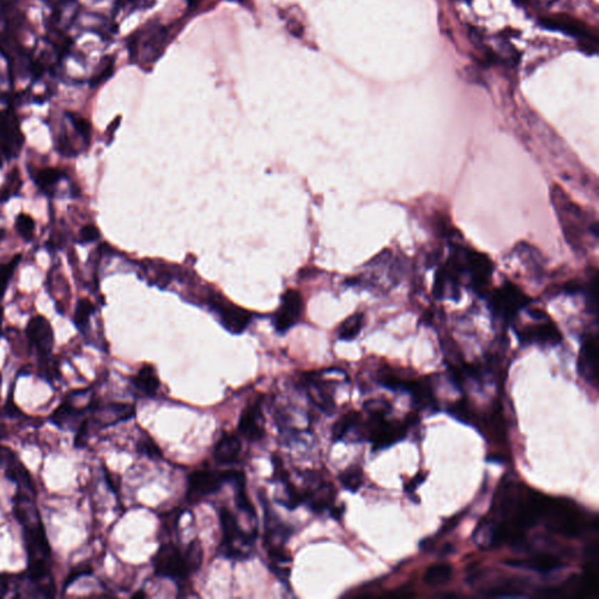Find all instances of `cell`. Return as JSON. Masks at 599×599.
Segmentation results:
<instances>
[{
    "label": "cell",
    "instance_id": "obj_22",
    "mask_svg": "<svg viewBox=\"0 0 599 599\" xmlns=\"http://www.w3.org/2000/svg\"><path fill=\"white\" fill-rule=\"evenodd\" d=\"M32 175L36 186L47 195H52L56 184L65 176L61 170L56 169V168H45V169L36 170Z\"/></svg>",
    "mask_w": 599,
    "mask_h": 599
},
{
    "label": "cell",
    "instance_id": "obj_11",
    "mask_svg": "<svg viewBox=\"0 0 599 599\" xmlns=\"http://www.w3.org/2000/svg\"><path fill=\"white\" fill-rule=\"evenodd\" d=\"M210 304L218 314L222 326L232 334H241L251 322V314L227 302L222 297H211Z\"/></svg>",
    "mask_w": 599,
    "mask_h": 599
},
{
    "label": "cell",
    "instance_id": "obj_9",
    "mask_svg": "<svg viewBox=\"0 0 599 599\" xmlns=\"http://www.w3.org/2000/svg\"><path fill=\"white\" fill-rule=\"evenodd\" d=\"M531 315L534 322L518 330V339L523 344L556 345L562 341V334L547 314L534 310Z\"/></svg>",
    "mask_w": 599,
    "mask_h": 599
},
{
    "label": "cell",
    "instance_id": "obj_38",
    "mask_svg": "<svg viewBox=\"0 0 599 599\" xmlns=\"http://www.w3.org/2000/svg\"><path fill=\"white\" fill-rule=\"evenodd\" d=\"M98 237H100V231L94 225H86L80 231V241L83 244H88V242L98 240Z\"/></svg>",
    "mask_w": 599,
    "mask_h": 599
},
{
    "label": "cell",
    "instance_id": "obj_40",
    "mask_svg": "<svg viewBox=\"0 0 599 599\" xmlns=\"http://www.w3.org/2000/svg\"><path fill=\"white\" fill-rule=\"evenodd\" d=\"M180 513H182L180 511H171L170 513H166L163 518L164 529H170V531L175 529L180 520Z\"/></svg>",
    "mask_w": 599,
    "mask_h": 599
},
{
    "label": "cell",
    "instance_id": "obj_25",
    "mask_svg": "<svg viewBox=\"0 0 599 599\" xmlns=\"http://www.w3.org/2000/svg\"><path fill=\"white\" fill-rule=\"evenodd\" d=\"M21 186H23V180H21L19 169L14 168L7 175L6 180L4 183L3 186L0 188V203L7 202L9 199L18 195L20 193Z\"/></svg>",
    "mask_w": 599,
    "mask_h": 599
},
{
    "label": "cell",
    "instance_id": "obj_35",
    "mask_svg": "<svg viewBox=\"0 0 599 599\" xmlns=\"http://www.w3.org/2000/svg\"><path fill=\"white\" fill-rule=\"evenodd\" d=\"M586 304L589 307L590 310L593 314L596 313L597 310V275L593 274V277H590V282L586 287L585 292Z\"/></svg>",
    "mask_w": 599,
    "mask_h": 599
},
{
    "label": "cell",
    "instance_id": "obj_46",
    "mask_svg": "<svg viewBox=\"0 0 599 599\" xmlns=\"http://www.w3.org/2000/svg\"><path fill=\"white\" fill-rule=\"evenodd\" d=\"M140 597H142V598H145V597H147V595H145V593H142V591H140V593H135L134 598H140Z\"/></svg>",
    "mask_w": 599,
    "mask_h": 599
},
{
    "label": "cell",
    "instance_id": "obj_49",
    "mask_svg": "<svg viewBox=\"0 0 599 599\" xmlns=\"http://www.w3.org/2000/svg\"><path fill=\"white\" fill-rule=\"evenodd\" d=\"M237 1H240V3H244L245 0H237Z\"/></svg>",
    "mask_w": 599,
    "mask_h": 599
},
{
    "label": "cell",
    "instance_id": "obj_32",
    "mask_svg": "<svg viewBox=\"0 0 599 599\" xmlns=\"http://www.w3.org/2000/svg\"><path fill=\"white\" fill-rule=\"evenodd\" d=\"M449 414L461 423L471 424L474 421V414L471 410L469 403L466 401H459L451 405L449 409Z\"/></svg>",
    "mask_w": 599,
    "mask_h": 599
},
{
    "label": "cell",
    "instance_id": "obj_29",
    "mask_svg": "<svg viewBox=\"0 0 599 599\" xmlns=\"http://www.w3.org/2000/svg\"><path fill=\"white\" fill-rule=\"evenodd\" d=\"M95 307L88 299L78 300L76 308H75L74 323L78 329L83 330L88 326L89 319L91 314L94 313Z\"/></svg>",
    "mask_w": 599,
    "mask_h": 599
},
{
    "label": "cell",
    "instance_id": "obj_34",
    "mask_svg": "<svg viewBox=\"0 0 599 599\" xmlns=\"http://www.w3.org/2000/svg\"><path fill=\"white\" fill-rule=\"evenodd\" d=\"M137 451L153 460H158L163 456L158 445L149 436L140 438L137 444Z\"/></svg>",
    "mask_w": 599,
    "mask_h": 599
},
{
    "label": "cell",
    "instance_id": "obj_47",
    "mask_svg": "<svg viewBox=\"0 0 599 599\" xmlns=\"http://www.w3.org/2000/svg\"><path fill=\"white\" fill-rule=\"evenodd\" d=\"M189 1H190V3L195 4V3H198L199 0H189Z\"/></svg>",
    "mask_w": 599,
    "mask_h": 599
},
{
    "label": "cell",
    "instance_id": "obj_48",
    "mask_svg": "<svg viewBox=\"0 0 599 599\" xmlns=\"http://www.w3.org/2000/svg\"><path fill=\"white\" fill-rule=\"evenodd\" d=\"M1 381H3V377H1V374H0V388H1Z\"/></svg>",
    "mask_w": 599,
    "mask_h": 599
},
{
    "label": "cell",
    "instance_id": "obj_33",
    "mask_svg": "<svg viewBox=\"0 0 599 599\" xmlns=\"http://www.w3.org/2000/svg\"><path fill=\"white\" fill-rule=\"evenodd\" d=\"M16 228L18 233H19L21 238L26 241L32 240L33 235H34V228H36V222L33 220L32 217L25 213H20L16 217Z\"/></svg>",
    "mask_w": 599,
    "mask_h": 599
},
{
    "label": "cell",
    "instance_id": "obj_21",
    "mask_svg": "<svg viewBox=\"0 0 599 599\" xmlns=\"http://www.w3.org/2000/svg\"><path fill=\"white\" fill-rule=\"evenodd\" d=\"M133 383L140 392L147 396H155L160 386V378L151 365H143L137 372Z\"/></svg>",
    "mask_w": 599,
    "mask_h": 599
},
{
    "label": "cell",
    "instance_id": "obj_20",
    "mask_svg": "<svg viewBox=\"0 0 599 599\" xmlns=\"http://www.w3.org/2000/svg\"><path fill=\"white\" fill-rule=\"evenodd\" d=\"M83 414H85L83 409H78L71 401H63L60 406L54 410L51 419L61 429H73L75 423L80 421Z\"/></svg>",
    "mask_w": 599,
    "mask_h": 599
},
{
    "label": "cell",
    "instance_id": "obj_43",
    "mask_svg": "<svg viewBox=\"0 0 599 599\" xmlns=\"http://www.w3.org/2000/svg\"><path fill=\"white\" fill-rule=\"evenodd\" d=\"M9 584H10L9 577L0 575V597H3L4 595L7 593V590H9Z\"/></svg>",
    "mask_w": 599,
    "mask_h": 599
},
{
    "label": "cell",
    "instance_id": "obj_16",
    "mask_svg": "<svg viewBox=\"0 0 599 599\" xmlns=\"http://www.w3.org/2000/svg\"><path fill=\"white\" fill-rule=\"evenodd\" d=\"M0 461L6 466L7 479L19 486L21 491L36 494L32 478L26 467L16 458L14 451L5 446H0Z\"/></svg>",
    "mask_w": 599,
    "mask_h": 599
},
{
    "label": "cell",
    "instance_id": "obj_19",
    "mask_svg": "<svg viewBox=\"0 0 599 599\" xmlns=\"http://www.w3.org/2000/svg\"><path fill=\"white\" fill-rule=\"evenodd\" d=\"M241 451L240 438L232 434H224L213 451V458L220 465H230L238 460Z\"/></svg>",
    "mask_w": 599,
    "mask_h": 599
},
{
    "label": "cell",
    "instance_id": "obj_39",
    "mask_svg": "<svg viewBox=\"0 0 599 599\" xmlns=\"http://www.w3.org/2000/svg\"><path fill=\"white\" fill-rule=\"evenodd\" d=\"M464 516H465V511L460 513V514H456V516H453V518H449V521L444 523L443 527H441L439 533H438V536H440V535L444 536V535H446L447 533H449V531H453V529H454V528L460 523V521L463 520Z\"/></svg>",
    "mask_w": 599,
    "mask_h": 599
},
{
    "label": "cell",
    "instance_id": "obj_41",
    "mask_svg": "<svg viewBox=\"0 0 599 599\" xmlns=\"http://www.w3.org/2000/svg\"><path fill=\"white\" fill-rule=\"evenodd\" d=\"M5 409H6L7 414H10L11 417H19L20 414H21V411L19 410V407L14 404V392H11L10 396H9V401H7Z\"/></svg>",
    "mask_w": 599,
    "mask_h": 599
},
{
    "label": "cell",
    "instance_id": "obj_5",
    "mask_svg": "<svg viewBox=\"0 0 599 599\" xmlns=\"http://www.w3.org/2000/svg\"><path fill=\"white\" fill-rule=\"evenodd\" d=\"M544 27L573 36L578 40L580 48L589 56H595L598 51V36L582 20L568 14H551L541 20Z\"/></svg>",
    "mask_w": 599,
    "mask_h": 599
},
{
    "label": "cell",
    "instance_id": "obj_31",
    "mask_svg": "<svg viewBox=\"0 0 599 599\" xmlns=\"http://www.w3.org/2000/svg\"><path fill=\"white\" fill-rule=\"evenodd\" d=\"M20 260H21V255H18L10 262L0 265V300L3 299L11 277L14 275V270H16V266L19 265Z\"/></svg>",
    "mask_w": 599,
    "mask_h": 599
},
{
    "label": "cell",
    "instance_id": "obj_42",
    "mask_svg": "<svg viewBox=\"0 0 599 599\" xmlns=\"http://www.w3.org/2000/svg\"><path fill=\"white\" fill-rule=\"evenodd\" d=\"M424 481V476L421 474H418L417 476H414L410 481L406 482V485H405V492L409 493V494H412V493L417 489L418 486Z\"/></svg>",
    "mask_w": 599,
    "mask_h": 599
},
{
    "label": "cell",
    "instance_id": "obj_1",
    "mask_svg": "<svg viewBox=\"0 0 599 599\" xmlns=\"http://www.w3.org/2000/svg\"><path fill=\"white\" fill-rule=\"evenodd\" d=\"M553 204L560 219L562 231L565 240L573 251L584 252V238L585 235H593L598 238V225L597 222H590L583 210L569 198L563 190L555 185L551 193Z\"/></svg>",
    "mask_w": 599,
    "mask_h": 599
},
{
    "label": "cell",
    "instance_id": "obj_27",
    "mask_svg": "<svg viewBox=\"0 0 599 599\" xmlns=\"http://www.w3.org/2000/svg\"><path fill=\"white\" fill-rule=\"evenodd\" d=\"M184 557H185L186 565H188L190 573L193 575V573H197L199 568L202 567L203 557H204L202 543L198 540L191 541L186 548Z\"/></svg>",
    "mask_w": 599,
    "mask_h": 599
},
{
    "label": "cell",
    "instance_id": "obj_4",
    "mask_svg": "<svg viewBox=\"0 0 599 599\" xmlns=\"http://www.w3.org/2000/svg\"><path fill=\"white\" fill-rule=\"evenodd\" d=\"M166 40L168 32L165 27L160 24H150L135 33L131 38L129 43L130 56L144 67L153 66L163 54Z\"/></svg>",
    "mask_w": 599,
    "mask_h": 599
},
{
    "label": "cell",
    "instance_id": "obj_24",
    "mask_svg": "<svg viewBox=\"0 0 599 599\" xmlns=\"http://www.w3.org/2000/svg\"><path fill=\"white\" fill-rule=\"evenodd\" d=\"M359 421H361V414L356 411H350L348 414H344L332 426V440L334 441L342 440L349 431L359 425Z\"/></svg>",
    "mask_w": 599,
    "mask_h": 599
},
{
    "label": "cell",
    "instance_id": "obj_37",
    "mask_svg": "<svg viewBox=\"0 0 599 599\" xmlns=\"http://www.w3.org/2000/svg\"><path fill=\"white\" fill-rule=\"evenodd\" d=\"M91 573H93V569L89 565H87V564H80V565L74 568L69 573L68 576L66 578L65 584H63V590L67 589L71 584L74 583L75 580L80 578V577L87 576V575H91Z\"/></svg>",
    "mask_w": 599,
    "mask_h": 599
},
{
    "label": "cell",
    "instance_id": "obj_15",
    "mask_svg": "<svg viewBox=\"0 0 599 599\" xmlns=\"http://www.w3.org/2000/svg\"><path fill=\"white\" fill-rule=\"evenodd\" d=\"M239 432L245 439L252 443L259 441L266 434L265 418L260 401L248 404L241 412L238 425Z\"/></svg>",
    "mask_w": 599,
    "mask_h": 599
},
{
    "label": "cell",
    "instance_id": "obj_28",
    "mask_svg": "<svg viewBox=\"0 0 599 599\" xmlns=\"http://www.w3.org/2000/svg\"><path fill=\"white\" fill-rule=\"evenodd\" d=\"M339 479L345 489L356 493L359 491L362 481H363L362 469L357 466H352L339 474Z\"/></svg>",
    "mask_w": 599,
    "mask_h": 599
},
{
    "label": "cell",
    "instance_id": "obj_44",
    "mask_svg": "<svg viewBox=\"0 0 599 599\" xmlns=\"http://www.w3.org/2000/svg\"><path fill=\"white\" fill-rule=\"evenodd\" d=\"M434 538H425V540L421 541L420 542V548L423 549L424 551H429L434 547Z\"/></svg>",
    "mask_w": 599,
    "mask_h": 599
},
{
    "label": "cell",
    "instance_id": "obj_14",
    "mask_svg": "<svg viewBox=\"0 0 599 599\" xmlns=\"http://www.w3.org/2000/svg\"><path fill=\"white\" fill-rule=\"evenodd\" d=\"M26 334L39 355L47 359L54 347V332L48 319L43 315L33 316L27 324Z\"/></svg>",
    "mask_w": 599,
    "mask_h": 599
},
{
    "label": "cell",
    "instance_id": "obj_10",
    "mask_svg": "<svg viewBox=\"0 0 599 599\" xmlns=\"http://www.w3.org/2000/svg\"><path fill=\"white\" fill-rule=\"evenodd\" d=\"M231 469L228 471H212V469H198L190 474L188 500L190 503L202 501L206 496L218 492L225 482H230Z\"/></svg>",
    "mask_w": 599,
    "mask_h": 599
},
{
    "label": "cell",
    "instance_id": "obj_36",
    "mask_svg": "<svg viewBox=\"0 0 599 599\" xmlns=\"http://www.w3.org/2000/svg\"><path fill=\"white\" fill-rule=\"evenodd\" d=\"M68 118L78 134L81 135V136L83 137L87 142H88L91 134V127L88 121L85 120V118H80V116L75 114H68Z\"/></svg>",
    "mask_w": 599,
    "mask_h": 599
},
{
    "label": "cell",
    "instance_id": "obj_8",
    "mask_svg": "<svg viewBox=\"0 0 599 599\" xmlns=\"http://www.w3.org/2000/svg\"><path fill=\"white\" fill-rule=\"evenodd\" d=\"M24 142L25 137L14 109L0 111V166L4 160H12L19 155Z\"/></svg>",
    "mask_w": 599,
    "mask_h": 599
},
{
    "label": "cell",
    "instance_id": "obj_45",
    "mask_svg": "<svg viewBox=\"0 0 599 599\" xmlns=\"http://www.w3.org/2000/svg\"><path fill=\"white\" fill-rule=\"evenodd\" d=\"M453 551H454V548H453L452 544H446V546H444L440 555H441V556H445V555H449L451 554V553H453Z\"/></svg>",
    "mask_w": 599,
    "mask_h": 599
},
{
    "label": "cell",
    "instance_id": "obj_2",
    "mask_svg": "<svg viewBox=\"0 0 599 599\" xmlns=\"http://www.w3.org/2000/svg\"><path fill=\"white\" fill-rule=\"evenodd\" d=\"M541 520L551 533L569 538L580 536L591 524L585 514L568 498H548Z\"/></svg>",
    "mask_w": 599,
    "mask_h": 599
},
{
    "label": "cell",
    "instance_id": "obj_6",
    "mask_svg": "<svg viewBox=\"0 0 599 599\" xmlns=\"http://www.w3.org/2000/svg\"><path fill=\"white\" fill-rule=\"evenodd\" d=\"M528 297L521 288L511 281H506L498 290H495L489 299L493 315L502 323L508 324L514 319L518 310L522 309Z\"/></svg>",
    "mask_w": 599,
    "mask_h": 599
},
{
    "label": "cell",
    "instance_id": "obj_23",
    "mask_svg": "<svg viewBox=\"0 0 599 599\" xmlns=\"http://www.w3.org/2000/svg\"><path fill=\"white\" fill-rule=\"evenodd\" d=\"M453 569L447 563H436L427 568L424 582L430 586L445 585L452 578Z\"/></svg>",
    "mask_w": 599,
    "mask_h": 599
},
{
    "label": "cell",
    "instance_id": "obj_7",
    "mask_svg": "<svg viewBox=\"0 0 599 599\" xmlns=\"http://www.w3.org/2000/svg\"><path fill=\"white\" fill-rule=\"evenodd\" d=\"M153 563L157 576L173 580H186L191 576L184 553L175 543L162 544L153 556Z\"/></svg>",
    "mask_w": 599,
    "mask_h": 599
},
{
    "label": "cell",
    "instance_id": "obj_12",
    "mask_svg": "<svg viewBox=\"0 0 599 599\" xmlns=\"http://www.w3.org/2000/svg\"><path fill=\"white\" fill-rule=\"evenodd\" d=\"M310 487L303 492V502L308 505L312 511L319 514L327 509L332 508L336 498V489L330 482L322 481L319 478L309 476Z\"/></svg>",
    "mask_w": 599,
    "mask_h": 599
},
{
    "label": "cell",
    "instance_id": "obj_13",
    "mask_svg": "<svg viewBox=\"0 0 599 599\" xmlns=\"http://www.w3.org/2000/svg\"><path fill=\"white\" fill-rule=\"evenodd\" d=\"M303 313V301L297 290H287L282 297V303L274 319V326L279 332H286L297 324Z\"/></svg>",
    "mask_w": 599,
    "mask_h": 599
},
{
    "label": "cell",
    "instance_id": "obj_17",
    "mask_svg": "<svg viewBox=\"0 0 599 599\" xmlns=\"http://www.w3.org/2000/svg\"><path fill=\"white\" fill-rule=\"evenodd\" d=\"M598 344L596 337L590 336L584 339L578 359V372L590 384L596 385V365Z\"/></svg>",
    "mask_w": 599,
    "mask_h": 599
},
{
    "label": "cell",
    "instance_id": "obj_3",
    "mask_svg": "<svg viewBox=\"0 0 599 599\" xmlns=\"http://www.w3.org/2000/svg\"><path fill=\"white\" fill-rule=\"evenodd\" d=\"M219 520L222 531V542L219 544V554L233 560L250 558L257 531L246 533L242 531L235 515L225 507L219 511Z\"/></svg>",
    "mask_w": 599,
    "mask_h": 599
},
{
    "label": "cell",
    "instance_id": "obj_18",
    "mask_svg": "<svg viewBox=\"0 0 599 599\" xmlns=\"http://www.w3.org/2000/svg\"><path fill=\"white\" fill-rule=\"evenodd\" d=\"M508 567L518 569L531 570L536 573H551L564 567L563 562L553 555L538 554L523 558V560H506Z\"/></svg>",
    "mask_w": 599,
    "mask_h": 599
},
{
    "label": "cell",
    "instance_id": "obj_30",
    "mask_svg": "<svg viewBox=\"0 0 599 599\" xmlns=\"http://www.w3.org/2000/svg\"><path fill=\"white\" fill-rule=\"evenodd\" d=\"M245 485L246 483L235 485V506L238 507L239 511H242V513H245L250 518H257V511H255V505L252 503L251 498H248L246 489H245Z\"/></svg>",
    "mask_w": 599,
    "mask_h": 599
},
{
    "label": "cell",
    "instance_id": "obj_26",
    "mask_svg": "<svg viewBox=\"0 0 599 599\" xmlns=\"http://www.w3.org/2000/svg\"><path fill=\"white\" fill-rule=\"evenodd\" d=\"M363 322H364V315L363 314H355V315L350 316L339 327V339H343V341H352V339H356L361 332Z\"/></svg>",
    "mask_w": 599,
    "mask_h": 599
}]
</instances>
